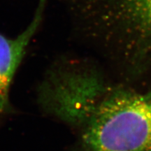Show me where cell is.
<instances>
[{
	"mask_svg": "<svg viewBox=\"0 0 151 151\" xmlns=\"http://www.w3.org/2000/svg\"><path fill=\"white\" fill-rule=\"evenodd\" d=\"M78 35L109 58L119 83L151 89V0H66Z\"/></svg>",
	"mask_w": 151,
	"mask_h": 151,
	"instance_id": "6da1fadb",
	"label": "cell"
},
{
	"mask_svg": "<svg viewBox=\"0 0 151 151\" xmlns=\"http://www.w3.org/2000/svg\"><path fill=\"white\" fill-rule=\"evenodd\" d=\"M82 151H151V89L112 85L81 128Z\"/></svg>",
	"mask_w": 151,
	"mask_h": 151,
	"instance_id": "7a4b0ae2",
	"label": "cell"
},
{
	"mask_svg": "<svg viewBox=\"0 0 151 151\" xmlns=\"http://www.w3.org/2000/svg\"><path fill=\"white\" fill-rule=\"evenodd\" d=\"M111 86L93 62L67 58L57 62L47 73L41 101L53 116L81 129Z\"/></svg>",
	"mask_w": 151,
	"mask_h": 151,
	"instance_id": "3957f363",
	"label": "cell"
},
{
	"mask_svg": "<svg viewBox=\"0 0 151 151\" xmlns=\"http://www.w3.org/2000/svg\"><path fill=\"white\" fill-rule=\"evenodd\" d=\"M49 0H39L32 20L20 35L9 38L0 33V116L9 109V92L17 69L37 33Z\"/></svg>",
	"mask_w": 151,
	"mask_h": 151,
	"instance_id": "277c9868",
	"label": "cell"
}]
</instances>
